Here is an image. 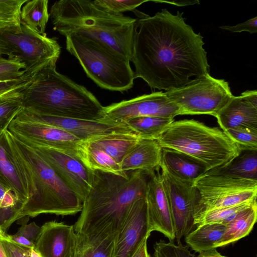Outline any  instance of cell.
<instances>
[{"instance_id":"1","label":"cell","mask_w":257,"mask_h":257,"mask_svg":"<svg viewBox=\"0 0 257 257\" xmlns=\"http://www.w3.org/2000/svg\"><path fill=\"white\" fill-rule=\"evenodd\" d=\"M183 14L162 9L136 20L131 61L135 78L152 88L177 89L209 74L203 37L185 23Z\"/></svg>"},{"instance_id":"2","label":"cell","mask_w":257,"mask_h":257,"mask_svg":"<svg viewBox=\"0 0 257 257\" xmlns=\"http://www.w3.org/2000/svg\"><path fill=\"white\" fill-rule=\"evenodd\" d=\"M149 179L141 170L128 171L127 177L94 171L75 232L87 238L116 236L133 203L145 196Z\"/></svg>"},{"instance_id":"3","label":"cell","mask_w":257,"mask_h":257,"mask_svg":"<svg viewBox=\"0 0 257 257\" xmlns=\"http://www.w3.org/2000/svg\"><path fill=\"white\" fill-rule=\"evenodd\" d=\"M49 16L53 29L61 35L75 33L95 40L131 61L136 19L109 13L88 0L56 1Z\"/></svg>"},{"instance_id":"4","label":"cell","mask_w":257,"mask_h":257,"mask_svg":"<svg viewBox=\"0 0 257 257\" xmlns=\"http://www.w3.org/2000/svg\"><path fill=\"white\" fill-rule=\"evenodd\" d=\"M56 62H50L36 73L24 91L23 107L54 116L104 119V106L84 86L57 72Z\"/></svg>"},{"instance_id":"5","label":"cell","mask_w":257,"mask_h":257,"mask_svg":"<svg viewBox=\"0 0 257 257\" xmlns=\"http://www.w3.org/2000/svg\"><path fill=\"white\" fill-rule=\"evenodd\" d=\"M6 133L12 150L23 170L31 195L17 220L42 213L68 215L80 212L82 201L47 162L8 129Z\"/></svg>"},{"instance_id":"6","label":"cell","mask_w":257,"mask_h":257,"mask_svg":"<svg viewBox=\"0 0 257 257\" xmlns=\"http://www.w3.org/2000/svg\"><path fill=\"white\" fill-rule=\"evenodd\" d=\"M157 141L162 148L180 152L201 163L207 172L227 164L240 152L223 131L194 119L174 121Z\"/></svg>"},{"instance_id":"7","label":"cell","mask_w":257,"mask_h":257,"mask_svg":"<svg viewBox=\"0 0 257 257\" xmlns=\"http://www.w3.org/2000/svg\"><path fill=\"white\" fill-rule=\"evenodd\" d=\"M65 37L67 51L98 86L121 92L133 87L136 78L128 59L95 40L75 33Z\"/></svg>"},{"instance_id":"8","label":"cell","mask_w":257,"mask_h":257,"mask_svg":"<svg viewBox=\"0 0 257 257\" xmlns=\"http://www.w3.org/2000/svg\"><path fill=\"white\" fill-rule=\"evenodd\" d=\"M178 106L180 115L209 114L215 116L233 96L228 83L206 74L186 85L166 91Z\"/></svg>"},{"instance_id":"9","label":"cell","mask_w":257,"mask_h":257,"mask_svg":"<svg viewBox=\"0 0 257 257\" xmlns=\"http://www.w3.org/2000/svg\"><path fill=\"white\" fill-rule=\"evenodd\" d=\"M199 200L196 213L256 200L257 181L208 172L193 182Z\"/></svg>"},{"instance_id":"10","label":"cell","mask_w":257,"mask_h":257,"mask_svg":"<svg viewBox=\"0 0 257 257\" xmlns=\"http://www.w3.org/2000/svg\"><path fill=\"white\" fill-rule=\"evenodd\" d=\"M11 133L40 155L83 202L92 186L94 171L88 168L76 154Z\"/></svg>"},{"instance_id":"11","label":"cell","mask_w":257,"mask_h":257,"mask_svg":"<svg viewBox=\"0 0 257 257\" xmlns=\"http://www.w3.org/2000/svg\"><path fill=\"white\" fill-rule=\"evenodd\" d=\"M0 38L12 49L11 55L24 63L28 71H39L50 62L57 61L61 52L56 40L33 31L22 22L19 31L1 32Z\"/></svg>"},{"instance_id":"12","label":"cell","mask_w":257,"mask_h":257,"mask_svg":"<svg viewBox=\"0 0 257 257\" xmlns=\"http://www.w3.org/2000/svg\"><path fill=\"white\" fill-rule=\"evenodd\" d=\"M161 169V177L173 221L177 244L194 228V215L199 200L193 183L181 181Z\"/></svg>"},{"instance_id":"13","label":"cell","mask_w":257,"mask_h":257,"mask_svg":"<svg viewBox=\"0 0 257 257\" xmlns=\"http://www.w3.org/2000/svg\"><path fill=\"white\" fill-rule=\"evenodd\" d=\"M104 118L117 122L140 116L173 118L180 115L178 106L165 92H154L104 106Z\"/></svg>"},{"instance_id":"14","label":"cell","mask_w":257,"mask_h":257,"mask_svg":"<svg viewBox=\"0 0 257 257\" xmlns=\"http://www.w3.org/2000/svg\"><path fill=\"white\" fill-rule=\"evenodd\" d=\"M16 116L57 127L81 141L113 132H133L124 123L105 118L99 120H90L54 116L40 114L24 107Z\"/></svg>"},{"instance_id":"15","label":"cell","mask_w":257,"mask_h":257,"mask_svg":"<svg viewBox=\"0 0 257 257\" xmlns=\"http://www.w3.org/2000/svg\"><path fill=\"white\" fill-rule=\"evenodd\" d=\"M151 232L145 196L131 206L116 236L114 257H131Z\"/></svg>"},{"instance_id":"16","label":"cell","mask_w":257,"mask_h":257,"mask_svg":"<svg viewBox=\"0 0 257 257\" xmlns=\"http://www.w3.org/2000/svg\"><path fill=\"white\" fill-rule=\"evenodd\" d=\"M160 168L149 175L145 195L151 231L163 233L170 241L175 238L173 221L160 172Z\"/></svg>"},{"instance_id":"17","label":"cell","mask_w":257,"mask_h":257,"mask_svg":"<svg viewBox=\"0 0 257 257\" xmlns=\"http://www.w3.org/2000/svg\"><path fill=\"white\" fill-rule=\"evenodd\" d=\"M8 130L25 138L75 154L81 141L57 127L17 116L10 122Z\"/></svg>"},{"instance_id":"18","label":"cell","mask_w":257,"mask_h":257,"mask_svg":"<svg viewBox=\"0 0 257 257\" xmlns=\"http://www.w3.org/2000/svg\"><path fill=\"white\" fill-rule=\"evenodd\" d=\"M77 240L73 225L49 221L41 227L34 249L41 257H74Z\"/></svg>"},{"instance_id":"19","label":"cell","mask_w":257,"mask_h":257,"mask_svg":"<svg viewBox=\"0 0 257 257\" xmlns=\"http://www.w3.org/2000/svg\"><path fill=\"white\" fill-rule=\"evenodd\" d=\"M215 117L223 131L234 128L257 130V91L246 90L233 96Z\"/></svg>"},{"instance_id":"20","label":"cell","mask_w":257,"mask_h":257,"mask_svg":"<svg viewBox=\"0 0 257 257\" xmlns=\"http://www.w3.org/2000/svg\"><path fill=\"white\" fill-rule=\"evenodd\" d=\"M7 128H0V181L15 194L23 206L31 195L23 170L10 145Z\"/></svg>"},{"instance_id":"21","label":"cell","mask_w":257,"mask_h":257,"mask_svg":"<svg viewBox=\"0 0 257 257\" xmlns=\"http://www.w3.org/2000/svg\"><path fill=\"white\" fill-rule=\"evenodd\" d=\"M162 148L157 140L140 139L120 163L122 171L141 170L149 175L160 168Z\"/></svg>"},{"instance_id":"22","label":"cell","mask_w":257,"mask_h":257,"mask_svg":"<svg viewBox=\"0 0 257 257\" xmlns=\"http://www.w3.org/2000/svg\"><path fill=\"white\" fill-rule=\"evenodd\" d=\"M160 168L175 178L190 183H193L207 172L205 167L199 162L180 152L167 148H162Z\"/></svg>"},{"instance_id":"23","label":"cell","mask_w":257,"mask_h":257,"mask_svg":"<svg viewBox=\"0 0 257 257\" xmlns=\"http://www.w3.org/2000/svg\"><path fill=\"white\" fill-rule=\"evenodd\" d=\"M141 138L132 132H113L93 137L87 140L102 150L119 165L128 151Z\"/></svg>"},{"instance_id":"24","label":"cell","mask_w":257,"mask_h":257,"mask_svg":"<svg viewBox=\"0 0 257 257\" xmlns=\"http://www.w3.org/2000/svg\"><path fill=\"white\" fill-rule=\"evenodd\" d=\"M76 155L93 171L111 173L124 177L128 176V172L122 171L119 165L112 158L87 140L80 141L78 144Z\"/></svg>"},{"instance_id":"25","label":"cell","mask_w":257,"mask_h":257,"mask_svg":"<svg viewBox=\"0 0 257 257\" xmlns=\"http://www.w3.org/2000/svg\"><path fill=\"white\" fill-rule=\"evenodd\" d=\"M208 172L257 181V150H241L237 156L227 164Z\"/></svg>"},{"instance_id":"26","label":"cell","mask_w":257,"mask_h":257,"mask_svg":"<svg viewBox=\"0 0 257 257\" xmlns=\"http://www.w3.org/2000/svg\"><path fill=\"white\" fill-rule=\"evenodd\" d=\"M257 219V204L254 203L237 213L235 217L225 224L226 229L222 239L214 248L226 246L248 235Z\"/></svg>"},{"instance_id":"27","label":"cell","mask_w":257,"mask_h":257,"mask_svg":"<svg viewBox=\"0 0 257 257\" xmlns=\"http://www.w3.org/2000/svg\"><path fill=\"white\" fill-rule=\"evenodd\" d=\"M225 225L206 223L198 225L197 228L185 236L187 245L195 252H200L214 248V245L223 237Z\"/></svg>"},{"instance_id":"28","label":"cell","mask_w":257,"mask_h":257,"mask_svg":"<svg viewBox=\"0 0 257 257\" xmlns=\"http://www.w3.org/2000/svg\"><path fill=\"white\" fill-rule=\"evenodd\" d=\"M48 0H28L22 7L21 22L42 35L50 18Z\"/></svg>"},{"instance_id":"29","label":"cell","mask_w":257,"mask_h":257,"mask_svg":"<svg viewBox=\"0 0 257 257\" xmlns=\"http://www.w3.org/2000/svg\"><path fill=\"white\" fill-rule=\"evenodd\" d=\"M174 119L155 116H140L128 119L124 123L142 139L157 140Z\"/></svg>"},{"instance_id":"30","label":"cell","mask_w":257,"mask_h":257,"mask_svg":"<svg viewBox=\"0 0 257 257\" xmlns=\"http://www.w3.org/2000/svg\"><path fill=\"white\" fill-rule=\"evenodd\" d=\"M116 236L87 238L77 234L74 257H114Z\"/></svg>"},{"instance_id":"31","label":"cell","mask_w":257,"mask_h":257,"mask_svg":"<svg viewBox=\"0 0 257 257\" xmlns=\"http://www.w3.org/2000/svg\"><path fill=\"white\" fill-rule=\"evenodd\" d=\"M256 200L247 202L238 205L219 208L197 212L194 215V225L206 223H219L226 224L240 211L249 207Z\"/></svg>"},{"instance_id":"32","label":"cell","mask_w":257,"mask_h":257,"mask_svg":"<svg viewBox=\"0 0 257 257\" xmlns=\"http://www.w3.org/2000/svg\"><path fill=\"white\" fill-rule=\"evenodd\" d=\"M28 86L0 95V127L8 126L12 120L22 108L24 91Z\"/></svg>"},{"instance_id":"33","label":"cell","mask_w":257,"mask_h":257,"mask_svg":"<svg viewBox=\"0 0 257 257\" xmlns=\"http://www.w3.org/2000/svg\"><path fill=\"white\" fill-rule=\"evenodd\" d=\"M28 0H0V32L19 31L20 13Z\"/></svg>"},{"instance_id":"34","label":"cell","mask_w":257,"mask_h":257,"mask_svg":"<svg viewBox=\"0 0 257 257\" xmlns=\"http://www.w3.org/2000/svg\"><path fill=\"white\" fill-rule=\"evenodd\" d=\"M24 63L18 58L9 56L0 57V82L17 80L22 77L28 71Z\"/></svg>"},{"instance_id":"35","label":"cell","mask_w":257,"mask_h":257,"mask_svg":"<svg viewBox=\"0 0 257 257\" xmlns=\"http://www.w3.org/2000/svg\"><path fill=\"white\" fill-rule=\"evenodd\" d=\"M241 150H257V130L247 128H230L224 131Z\"/></svg>"},{"instance_id":"36","label":"cell","mask_w":257,"mask_h":257,"mask_svg":"<svg viewBox=\"0 0 257 257\" xmlns=\"http://www.w3.org/2000/svg\"><path fill=\"white\" fill-rule=\"evenodd\" d=\"M149 0H95L93 2L103 10L114 15L133 11Z\"/></svg>"},{"instance_id":"37","label":"cell","mask_w":257,"mask_h":257,"mask_svg":"<svg viewBox=\"0 0 257 257\" xmlns=\"http://www.w3.org/2000/svg\"><path fill=\"white\" fill-rule=\"evenodd\" d=\"M8 234L0 231L1 241L7 257H30V249L17 244L11 241Z\"/></svg>"},{"instance_id":"38","label":"cell","mask_w":257,"mask_h":257,"mask_svg":"<svg viewBox=\"0 0 257 257\" xmlns=\"http://www.w3.org/2000/svg\"><path fill=\"white\" fill-rule=\"evenodd\" d=\"M38 71H28L20 79L0 82V95L9 91L29 86L33 82Z\"/></svg>"},{"instance_id":"39","label":"cell","mask_w":257,"mask_h":257,"mask_svg":"<svg viewBox=\"0 0 257 257\" xmlns=\"http://www.w3.org/2000/svg\"><path fill=\"white\" fill-rule=\"evenodd\" d=\"M0 202L1 203V208L17 206L21 209L22 207V204L20 202L15 194L6 187L1 181Z\"/></svg>"},{"instance_id":"40","label":"cell","mask_w":257,"mask_h":257,"mask_svg":"<svg viewBox=\"0 0 257 257\" xmlns=\"http://www.w3.org/2000/svg\"><path fill=\"white\" fill-rule=\"evenodd\" d=\"M24 222L18 231L17 235L22 236L35 245L41 231V227L38 226L34 222L29 224Z\"/></svg>"},{"instance_id":"41","label":"cell","mask_w":257,"mask_h":257,"mask_svg":"<svg viewBox=\"0 0 257 257\" xmlns=\"http://www.w3.org/2000/svg\"><path fill=\"white\" fill-rule=\"evenodd\" d=\"M220 29L228 30L232 33L248 32L251 34L257 32V17L248 20L241 24L233 26H222Z\"/></svg>"},{"instance_id":"42","label":"cell","mask_w":257,"mask_h":257,"mask_svg":"<svg viewBox=\"0 0 257 257\" xmlns=\"http://www.w3.org/2000/svg\"><path fill=\"white\" fill-rule=\"evenodd\" d=\"M146 237L142 242L138 249L131 257H152L147 249V239Z\"/></svg>"},{"instance_id":"43","label":"cell","mask_w":257,"mask_h":257,"mask_svg":"<svg viewBox=\"0 0 257 257\" xmlns=\"http://www.w3.org/2000/svg\"><path fill=\"white\" fill-rule=\"evenodd\" d=\"M217 248H213L210 249L199 252L197 257H227L222 255L216 249Z\"/></svg>"},{"instance_id":"44","label":"cell","mask_w":257,"mask_h":257,"mask_svg":"<svg viewBox=\"0 0 257 257\" xmlns=\"http://www.w3.org/2000/svg\"><path fill=\"white\" fill-rule=\"evenodd\" d=\"M30 257H41L40 254L34 249H30Z\"/></svg>"},{"instance_id":"45","label":"cell","mask_w":257,"mask_h":257,"mask_svg":"<svg viewBox=\"0 0 257 257\" xmlns=\"http://www.w3.org/2000/svg\"><path fill=\"white\" fill-rule=\"evenodd\" d=\"M0 257H7L3 245L0 241Z\"/></svg>"},{"instance_id":"46","label":"cell","mask_w":257,"mask_h":257,"mask_svg":"<svg viewBox=\"0 0 257 257\" xmlns=\"http://www.w3.org/2000/svg\"><path fill=\"white\" fill-rule=\"evenodd\" d=\"M9 52L8 48L4 46H0V53L3 55H6L8 54Z\"/></svg>"},{"instance_id":"47","label":"cell","mask_w":257,"mask_h":257,"mask_svg":"<svg viewBox=\"0 0 257 257\" xmlns=\"http://www.w3.org/2000/svg\"><path fill=\"white\" fill-rule=\"evenodd\" d=\"M8 44L2 39L0 38V46H7Z\"/></svg>"},{"instance_id":"48","label":"cell","mask_w":257,"mask_h":257,"mask_svg":"<svg viewBox=\"0 0 257 257\" xmlns=\"http://www.w3.org/2000/svg\"><path fill=\"white\" fill-rule=\"evenodd\" d=\"M3 56V55L2 54H1V53H0V57H1V56Z\"/></svg>"},{"instance_id":"49","label":"cell","mask_w":257,"mask_h":257,"mask_svg":"<svg viewBox=\"0 0 257 257\" xmlns=\"http://www.w3.org/2000/svg\"><path fill=\"white\" fill-rule=\"evenodd\" d=\"M5 127H0V128H5Z\"/></svg>"},{"instance_id":"50","label":"cell","mask_w":257,"mask_h":257,"mask_svg":"<svg viewBox=\"0 0 257 257\" xmlns=\"http://www.w3.org/2000/svg\"><path fill=\"white\" fill-rule=\"evenodd\" d=\"M1 202H0V208H1Z\"/></svg>"}]
</instances>
